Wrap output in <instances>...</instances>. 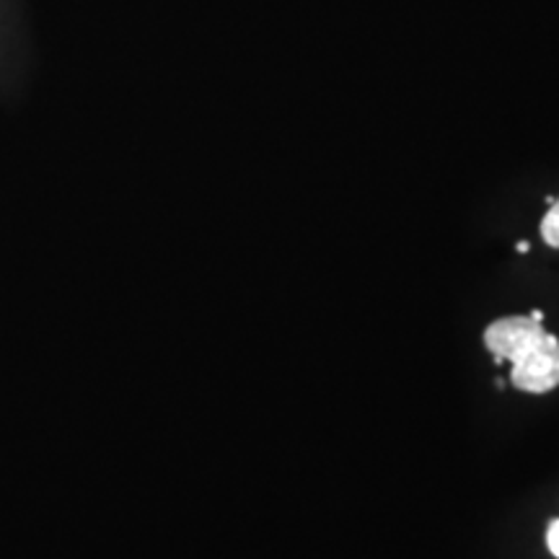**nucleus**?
I'll list each match as a JSON object with an SVG mask.
<instances>
[{"mask_svg":"<svg viewBox=\"0 0 559 559\" xmlns=\"http://www.w3.org/2000/svg\"><path fill=\"white\" fill-rule=\"evenodd\" d=\"M510 383L523 394L544 396L559 389V337L547 332L510 362Z\"/></svg>","mask_w":559,"mask_h":559,"instance_id":"1","label":"nucleus"},{"mask_svg":"<svg viewBox=\"0 0 559 559\" xmlns=\"http://www.w3.org/2000/svg\"><path fill=\"white\" fill-rule=\"evenodd\" d=\"M544 334H547L544 321L534 319L531 313H513V317H500L489 321L485 332H481V342H485L487 353L498 362H513L531 345H536Z\"/></svg>","mask_w":559,"mask_h":559,"instance_id":"2","label":"nucleus"},{"mask_svg":"<svg viewBox=\"0 0 559 559\" xmlns=\"http://www.w3.org/2000/svg\"><path fill=\"white\" fill-rule=\"evenodd\" d=\"M539 230H542L544 243H547L549 249H557L559 251V198L551 202L547 213H544Z\"/></svg>","mask_w":559,"mask_h":559,"instance_id":"3","label":"nucleus"},{"mask_svg":"<svg viewBox=\"0 0 559 559\" xmlns=\"http://www.w3.org/2000/svg\"><path fill=\"white\" fill-rule=\"evenodd\" d=\"M547 549L551 551V557L559 559V519L547 526Z\"/></svg>","mask_w":559,"mask_h":559,"instance_id":"4","label":"nucleus"},{"mask_svg":"<svg viewBox=\"0 0 559 559\" xmlns=\"http://www.w3.org/2000/svg\"><path fill=\"white\" fill-rule=\"evenodd\" d=\"M515 249H519V251H528V243H526V241H521L519 247H515Z\"/></svg>","mask_w":559,"mask_h":559,"instance_id":"5","label":"nucleus"}]
</instances>
